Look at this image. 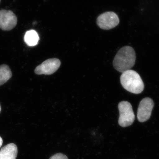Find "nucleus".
<instances>
[{"mask_svg":"<svg viewBox=\"0 0 159 159\" xmlns=\"http://www.w3.org/2000/svg\"><path fill=\"white\" fill-rule=\"evenodd\" d=\"M50 159H68V158L65 155L59 153L52 156Z\"/></svg>","mask_w":159,"mask_h":159,"instance_id":"nucleus-11","label":"nucleus"},{"mask_svg":"<svg viewBox=\"0 0 159 159\" xmlns=\"http://www.w3.org/2000/svg\"><path fill=\"white\" fill-rule=\"evenodd\" d=\"M17 153V147L15 144H8L0 150V159H16Z\"/></svg>","mask_w":159,"mask_h":159,"instance_id":"nucleus-8","label":"nucleus"},{"mask_svg":"<svg viewBox=\"0 0 159 159\" xmlns=\"http://www.w3.org/2000/svg\"><path fill=\"white\" fill-rule=\"evenodd\" d=\"M0 111H1V107H0Z\"/></svg>","mask_w":159,"mask_h":159,"instance_id":"nucleus-13","label":"nucleus"},{"mask_svg":"<svg viewBox=\"0 0 159 159\" xmlns=\"http://www.w3.org/2000/svg\"><path fill=\"white\" fill-rule=\"evenodd\" d=\"M118 108L119 111V125L122 127L131 125L134 121L135 115L130 103L127 101H122L119 102Z\"/></svg>","mask_w":159,"mask_h":159,"instance_id":"nucleus-3","label":"nucleus"},{"mask_svg":"<svg viewBox=\"0 0 159 159\" xmlns=\"http://www.w3.org/2000/svg\"><path fill=\"white\" fill-rule=\"evenodd\" d=\"M154 104L153 100L150 98H144L140 102L137 113L139 122H146L150 119Z\"/></svg>","mask_w":159,"mask_h":159,"instance_id":"nucleus-5","label":"nucleus"},{"mask_svg":"<svg viewBox=\"0 0 159 159\" xmlns=\"http://www.w3.org/2000/svg\"><path fill=\"white\" fill-rule=\"evenodd\" d=\"M11 76L12 73L8 66L2 65L0 66V86L6 83Z\"/></svg>","mask_w":159,"mask_h":159,"instance_id":"nucleus-10","label":"nucleus"},{"mask_svg":"<svg viewBox=\"0 0 159 159\" xmlns=\"http://www.w3.org/2000/svg\"><path fill=\"white\" fill-rule=\"evenodd\" d=\"M3 143V140L2 139L1 137H0V147L2 146V145Z\"/></svg>","mask_w":159,"mask_h":159,"instance_id":"nucleus-12","label":"nucleus"},{"mask_svg":"<svg viewBox=\"0 0 159 159\" xmlns=\"http://www.w3.org/2000/svg\"><path fill=\"white\" fill-rule=\"evenodd\" d=\"M136 54L132 47L125 46L120 49L113 61L115 69L120 73L130 70L134 65Z\"/></svg>","mask_w":159,"mask_h":159,"instance_id":"nucleus-1","label":"nucleus"},{"mask_svg":"<svg viewBox=\"0 0 159 159\" xmlns=\"http://www.w3.org/2000/svg\"><path fill=\"white\" fill-rule=\"evenodd\" d=\"M24 39L25 42L28 46L33 47L37 44L39 37L36 31L31 30L26 32Z\"/></svg>","mask_w":159,"mask_h":159,"instance_id":"nucleus-9","label":"nucleus"},{"mask_svg":"<svg viewBox=\"0 0 159 159\" xmlns=\"http://www.w3.org/2000/svg\"><path fill=\"white\" fill-rule=\"evenodd\" d=\"M0 2H1V0H0Z\"/></svg>","mask_w":159,"mask_h":159,"instance_id":"nucleus-14","label":"nucleus"},{"mask_svg":"<svg viewBox=\"0 0 159 159\" xmlns=\"http://www.w3.org/2000/svg\"><path fill=\"white\" fill-rule=\"evenodd\" d=\"M17 22V17L12 11H0V29L4 31H9L16 26Z\"/></svg>","mask_w":159,"mask_h":159,"instance_id":"nucleus-7","label":"nucleus"},{"mask_svg":"<svg viewBox=\"0 0 159 159\" xmlns=\"http://www.w3.org/2000/svg\"><path fill=\"white\" fill-rule=\"evenodd\" d=\"M61 65V61L57 58H51L47 60L38 66L34 70L38 75H51L58 70Z\"/></svg>","mask_w":159,"mask_h":159,"instance_id":"nucleus-6","label":"nucleus"},{"mask_svg":"<svg viewBox=\"0 0 159 159\" xmlns=\"http://www.w3.org/2000/svg\"><path fill=\"white\" fill-rule=\"evenodd\" d=\"M119 23V18L113 11H107L100 15L97 18V24L100 29L110 30L116 27Z\"/></svg>","mask_w":159,"mask_h":159,"instance_id":"nucleus-4","label":"nucleus"},{"mask_svg":"<svg viewBox=\"0 0 159 159\" xmlns=\"http://www.w3.org/2000/svg\"><path fill=\"white\" fill-rule=\"evenodd\" d=\"M120 81L124 89L133 93H141L144 89V84L139 74L133 70L122 73Z\"/></svg>","mask_w":159,"mask_h":159,"instance_id":"nucleus-2","label":"nucleus"}]
</instances>
